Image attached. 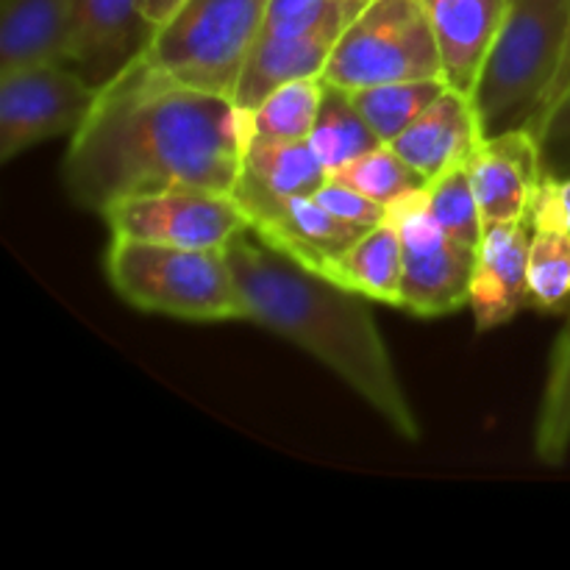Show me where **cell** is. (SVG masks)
<instances>
[{"instance_id": "2e32d148", "label": "cell", "mask_w": 570, "mask_h": 570, "mask_svg": "<svg viewBox=\"0 0 570 570\" xmlns=\"http://www.w3.org/2000/svg\"><path fill=\"white\" fill-rule=\"evenodd\" d=\"M449 87L473 95L510 0H421Z\"/></svg>"}, {"instance_id": "cb8c5ba5", "label": "cell", "mask_w": 570, "mask_h": 570, "mask_svg": "<svg viewBox=\"0 0 570 570\" xmlns=\"http://www.w3.org/2000/svg\"><path fill=\"white\" fill-rule=\"evenodd\" d=\"M323 78H298L273 89L256 109L248 111L250 137L309 139L323 104Z\"/></svg>"}, {"instance_id": "603a6c76", "label": "cell", "mask_w": 570, "mask_h": 570, "mask_svg": "<svg viewBox=\"0 0 570 570\" xmlns=\"http://www.w3.org/2000/svg\"><path fill=\"white\" fill-rule=\"evenodd\" d=\"M529 293L540 312H566L570 306V228L546 217H529Z\"/></svg>"}, {"instance_id": "6da1fadb", "label": "cell", "mask_w": 570, "mask_h": 570, "mask_svg": "<svg viewBox=\"0 0 570 570\" xmlns=\"http://www.w3.org/2000/svg\"><path fill=\"white\" fill-rule=\"evenodd\" d=\"M248 137V111L232 98L187 87L139 53L100 87L70 137L61 181L72 204L92 215L161 189L232 193Z\"/></svg>"}, {"instance_id": "4316f807", "label": "cell", "mask_w": 570, "mask_h": 570, "mask_svg": "<svg viewBox=\"0 0 570 570\" xmlns=\"http://www.w3.org/2000/svg\"><path fill=\"white\" fill-rule=\"evenodd\" d=\"M546 176H570V83L532 126Z\"/></svg>"}, {"instance_id": "52a82bcc", "label": "cell", "mask_w": 570, "mask_h": 570, "mask_svg": "<svg viewBox=\"0 0 570 570\" xmlns=\"http://www.w3.org/2000/svg\"><path fill=\"white\" fill-rule=\"evenodd\" d=\"M404 250V304L415 317H443L468 306L476 250L456 243L432 215L426 187L387 206Z\"/></svg>"}, {"instance_id": "f546056e", "label": "cell", "mask_w": 570, "mask_h": 570, "mask_svg": "<svg viewBox=\"0 0 570 570\" xmlns=\"http://www.w3.org/2000/svg\"><path fill=\"white\" fill-rule=\"evenodd\" d=\"M529 217H546L570 228V176H546L534 193Z\"/></svg>"}, {"instance_id": "44dd1931", "label": "cell", "mask_w": 570, "mask_h": 570, "mask_svg": "<svg viewBox=\"0 0 570 570\" xmlns=\"http://www.w3.org/2000/svg\"><path fill=\"white\" fill-rule=\"evenodd\" d=\"M309 145L317 154V159L323 161V167H326L328 173H334L384 142L373 134V128L367 126L365 117L360 115V109H356L354 100H351L348 89L326 83V87H323V104L321 111H317L315 128H312Z\"/></svg>"}, {"instance_id": "30bf717a", "label": "cell", "mask_w": 570, "mask_h": 570, "mask_svg": "<svg viewBox=\"0 0 570 570\" xmlns=\"http://www.w3.org/2000/svg\"><path fill=\"white\" fill-rule=\"evenodd\" d=\"M234 200L248 217V228L309 271L326 273L367 228L332 215L315 195H282L239 173L232 189Z\"/></svg>"}, {"instance_id": "3957f363", "label": "cell", "mask_w": 570, "mask_h": 570, "mask_svg": "<svg viewBox=\"0 0 570 570\" xmlns=\"http://www.w3.org/2000/svg\"><path fill=\"white\" fill-rule=\"evenodd\" d=\"M570 31V0H510L473 89L484 137L532 128L551 92Z\"/></svg>"}, {"instance_id": "4fadbf2b", "label": "cell", "mask_w": 570, "mask_h": 570, "mask_svg": "<svg viewBox=\"0 0 570 570\" xmlns=\"http://www.w3.org/2000/svg\"><path fill=\"white\" fill-rule=\"evenodd\" d=\"M529 243H532L529 217L484 226L482 243L476 248V265H473L471 295H468L476 332L507 326L512 317L532 306Z\"/></svg>"}, {"instance_id": "8fae6325", "label": "cell", "mask_w": 570, "mask_h": 570, "mask_svg": "<svg viewBox=\"0 0 570 570\" xmlns=\"http://www.w3.org/2000/svg\"><path fill=\"white\" fill-rule=\"evenodd\" d=\"M367 3L371 0H337V6L321 22L293 37L262 33L250 50L237 95H234L237 109H256L282 83L298 81V78H323L334 45Z\"/></svg>"}, {"instance_id": "ba28073f", "label": "cell", "mask_w": 570, "mask_h": 570, "mask_svg": "<svg viewBox=\"0 0 570 570\" xmlns=\"http://www.w3.org/2000/svg\"><path fill=\"white\" fill-rule=\"evenodd\" d=\"M98 87L70 61L0 72V161L56 137H72L92 111Z\"/></svg>"}, {"instance_id": "277c9868", "label": "cell", "mask_w": 570, "mask_h": 570, "mask_svg": "<svg viewBox=\"0 0 570 570\" xmlns=\"http://www.w3.org/2000/svg\"><path fill=\"white\" fill-rule=\"evenodd\" d=\"M111 289L148 315L189 323L245 321L226 248H173L111 237L104 256Z\"/></svg>"}, {"instance_id": "f1b7e54d", "label": "cell", "mask_w": 570, "mask_h": 570, "mask_svg": "<svg viewBox=\"0 0 570 570\" xmlns=\"http://www.w3.org/2000/svg\"><path fill=\"white\" fill-rule=\"evenodd\" d=\"M337 0H271L262 33L267 37H293L321 22Z\"/></svg>"}, {"instance_id": "484cf974", "label": "cell", "mask_w": 570, "mask_h": 570, "mask_svg": "<svg viewBox=\"0 0 570 570\" xmlns=\"http://www.w3.org/2000/svg\"><path fill=\"white\" fill-rule=\"evenodd\" d=\"M328 176L348 184L356 193L367 195V198L376 200V204L382 206L395 204V200L404 198V195L426 187V178H423L410 161L401 159L390 145H379V148L367 150L360 159L348 161V165L328 173Z\"/></svg>"}, {"instance_id": "7a4b0ae2", "label": "cell", "mask_w": 570, "mask_h": 570, "mask_svg": "<svg viewBox=\"0 0 570 570\" xmlns=\"http://www.w3.org/2000/svg\"><path fill=\"white\" fill-rule=\"evenodd\" d=\"M245 321L287 340L343 379L401 440L417 443L421 421L365 295L309 271L243 232L226 245Z\"/></svg>"}, {"instance_id": "9a60e30c", "label": "cell", "mask_w": 570, "mask_h": 570, "mask_svg": "<svg viewBox=\"0 0 570 570\" xmlns=\"http://www.w3.org/2000/svg\"><path fill=\"white\" fill-rule=\"evenodd\" d=\"M482 139L484 131L471 95L445 87L443 95L390 142V148L432 181L449 167L471 159Z\"/></svg>"}, {"instance_id": "1f68e13d", "label": "cell", "mask_w": 570, "mask_h": 570, "mask_svg": "<svg viewBox=\"0 0 570 570\" xmlns=\"http://www.w3.org/2000/svg\"><path fill=\"white\" fill-rule=\"evenodd\" d=\"M181 3L184 0H139V9H142V14L148 17L154 26H159V22H165Z\"/></svg>"}, {"instance_id": "7c38bea8", "label": "cell", "mask_w": 570, "mask_h": 570, "mask_svg": "<svg viewBox=\"0 0 570 570\" xmlns=\"http://www.w3.org/2000/svg\"><path fill=\"white\" fill-rule=\"evenodd\" d=\"M154 31L139 0H72L70 65L100 89L145 53Z\"/></svg>"}, {"instance_id": "5bb4252c", "label": "cell", "mask_w": 570, "mask_h": 570, "mask_svg": "<svg viewBox=\"0 0 570 570\" xmlns=\"http://www.w3.org/2000/svg\"><path fill=\"white\" fill-rule=\"evenodd\" d=\"M468 173L484 226L523 220L543 178L538 137L532 128L484 137L468 159Z\"/></svg>"}, {"instance_id": "ffe728a7", "label": "cell", "mask_w": 570, "mask_h": 570, "mask_svg": "<svg viewBox=\"0 0 570 570\" xmlns=\"http://www.w3.org/2000/svg\"><path fill=\"white\" fill-rule=\"evenodd\" d=\"M532 445L538 462L549 468L566 465L570 454V315L562 332L557 334L546 367Z\"/></svg>"}, {"instance_id": "d4e9b609", "label": "cell", "mask_w": 570, "mask_h": 570, "mask_svg": "<svg viewBox=\"0 0 570 570\" xmlns=\"http://www.w3.org/2000/svg\"><path fill=\"white\" fill-rule=\"evenodd\" d=\"M426 200L440 226L456 243H462L471 250L479 248L484 234V220L476 193H473L468 161H460V165L449 167L440 176H434L432 181H426Z\"/></svg>"}, {"instance_id": "4dcf8cb0", "label": "cell", "mask_w": 570, "mask_h": 570, "mask_svg": "<svg viewBox=\"0 0 570 570\" xmlns=\"http://www.w3.org/2000/svg\"><path fill=\"white\" fill-rule=\"evenodd\" d=\"M568 83H570V31H568V42H566V53H562V61H560V70H557L554 83H551V92H549V98H546L543 111L549 109V106L554 104V100L560 98L562 92H566ZM543 111H540V115H543ZM534 122H538V120H534ZM534 122H532V126H534Z\"/></svg>"}, {"instance_id": "83f0119b", "label": "cell", "mask_w": 570, "mask_h": 570, "mask_svg": "<svg viewBox=\"0 0 570 570\" xmlns=\"http://www.w3.org/2000/svg\"><path fill=\"white\" fill-rule=\"evenodd\" d=\"M315 200L326 206L332 215L343 217V220L354 223V226H362V228H373L379 226V223L387 220V206L376 204V200L356 193L354 187H348V184L337 181V178L332 176L321 184V189L315 193Z\"/></svg>"}, {"instance_id": "7402d4cb", "label": "cell", "mask_w": 570, "mask_h": 570, "mask_svg": "<svg viewBox=\"0 0 570 570\" xmlns=\"http://www.w3.org/2000/svg\"><path fill=\"white\" fill-rule=\"evenodd\" d=\"M445 87H449L445 78H421V81H393L348 89V95L367 126L373 128V134L384 145H390L423 109H429L443 95Z\"/></svg>"}, {"instance_id": "5b68a950", "label": "cell", "mask_w": 570, "mask_h": 570, "mask_svg": "<svg viewBox=\"0 0 570 570\" xmlns=\"http://www.w3.org/2000/svg\"><path fill=\"white\" fill-rule=\"evenodd\" d=\"M271 0H184L159 22L145 56L187 87L232 98L262 37Z\"/></svg>"}, {"instance_id": "9c48e42d", "label": "cell", "mask_w": 570, "mask_h": 570, "mask_svg": "<svg viewBox=\"0 0 570 570\" xmlns=\"http://www.w3.org/2000/svg\"><path fill=\"white\" fill-rule=\"evenodd\" d=\"M111 237L142 239L173 248L223 250L248 232V217L232 193L206 189H161L128 195L100 212Z\"/></svg>"}, {"instance_id": "d6986e66", "label": "cell", "mask_w": 570, "mask_h": 570, "mask_svg": "<svg viewBox=\"0 0 570 570\" xmlns=\"http://www.w3.org/2000/svg\"><path fill=\"white\" fill-rule=\"evenodd\" d=\"M243 176L282 195H315L328 170L309 139H259L248 137L243 154Z\"/></svg>"}, {"instance_id": "ac0fdd59", "label": "cell", "mask_w": 570, "mask_h": 570, "mask_svg": "<svg viewBox=\"0 0 570 570\" xmlns=\"http://www.w3.org/2000/svg\"><path fill=\"white\" fill-rule=\"evenodd\" d=\"M323 276L365 295L373 304L401 309L404 304V250H401L399 228L390 220L367 228L340 259L332 262Z\"/></svg>"}, {"instance_id": "e0dca14e", "label": "cell", "mask_w": 570, "mask_h": 570, "mask_svg": "<svg viewBox=\"0 0 570 570\" xmlns=\"http://www.w3.org/2000/svg\"><path fill=\"white\" fill-rule=\"evenodd\" d=\"M72 0H0V72L70 61Z\"/></svg>"}, {"instance_id": "8992f818", "label": "cell", "mask_w": 570, "mask_h": 570, "mask_svg": "<svg viewBox=\"0 0 570 570\" xmlns=\"http://www.w3.org/2000/svg\"><path fill=\"white\" fill-rule=\"evenodd\" d=\"M443 78L438 39L421 0H371L351 20L323 70L343 89Z\"/></svg>"}]
</instances>
